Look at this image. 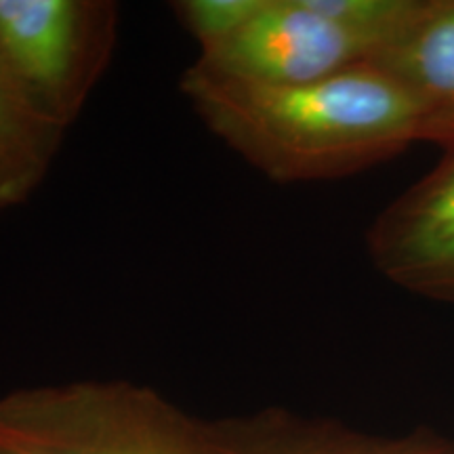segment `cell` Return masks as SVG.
Masks as SVG:
<instances>
[{"label": "cell", "instance_id": "6", "mask_svg": "<svg viewBox=\"0 0 454 454\" xmlns=\"http://www.w3.org/2000/svg\"><path fill=\"white\" fill-rule=\"evenodd\" d=\"M429 114L454 145V0H429V7L404 34L374 57Z\"/></svg>", "mask_w": 454, "mask_h": 454}, {"label": "cell", "instance_id": "5", "mask_svg": "<svg viewBox=\"0 0 454 454\" xmlns=\"http://www.w3.org/2000/svg\"><path fill=\"white\" fill-rule=\"evenodd\" d=\"M366 251L385 280L454 305V145L374 217Z\"/></svg>", "mask_w": 454, "mask_h": 454}, {"label": "cell", "instance_id": "1", "mask_svg": "<svg viewBox=\"0 0 454 454\" xmlns=\"http://www.w3.org/2000/svg\"><path fill=\"white\" fill-rule=\"evenodd\" d=\"M181 95L221 144L276 184L351 177L411 145H446L438 124L368 64L308 84H259L192 64Z\"/></svg>", "mask_w": 454, "mask_h": 454}, {"label": "cell", "instance_id": "7", "mask_svg": "<svg viewBox=\"0 0 454 454\" xmlns=\"http://www.w3.org/2000/svg\"><path fill=\"white\" fill-rule=\"evenodd\" d=\"M221 454H454L438 446L389 444L331 425H309L284 412H259L211 423Z\"/></svg>", "mask_w": 454, "mask_h": 454}, {"label": "cell", "instance_id": "9", "mask_svg": "<svg viewBox=\"0 0 454 454\" xmlns=\"http://www.w3.org/2000/svg\"><path fill=\"white\" fill-rule=\"evenodd\" d=\"M261 3L263 0H179L170 7L181 27L198 43L200 53H208L240 32Z\"/></svg>", "mask_w": 454, "mask_h": 454}, {"label": "cell", "instance_id": "4", "mask_svg": "<svg viewBox=\"0 0 454 454\" xmlns=\"http://www.w3.org/2000/svg\"><path fill=\"white\" fill-rule=\"evenodd\" d=\"M383 49L322 0H263L240 32L198 55L194 66L247 82L308 84L372 64Z\"/></svg>", "mask_w": 454, "mask_h": 454}, {"label": "cell", "instance_id": "8", "mask_svg": "<svg viewBox=\"0 0 454 454\" xmlns=\"http://www.w3.org/2000/svg\"><path fill=\"white\" fill-rule=\"evenodd\" d=\"M64 135L0 66V213L27 202L43 185Z\"/></svg>", "mask_w": 454, "mask_h": 454}, {"label": "cell", "instance_id": "2", "mask_svg": "<svg viewBox=\"0 0 454 454\" xmlns=\"http://www.w3.org/2000/svg\"><path fill=\"white\" fill-rule=\"evenodd\" d=\"M0 454H221L211 423L130 381H70L0 395Z\"/></svg>", "mask_w": 454, "mask_h": 454}, {"label": "cell", "instance_id": "3", "mask_svg": "<svg viewBox=\"0 0 454 454\" xmlns=\"http://www.w3.org/2000/svg\"><path fill=\"white\" fill-rule=\"evenodd\" d=\"M116 38L110 0H0V66L66 130L112 64Z\"/></svg>", "mask_w": 454, "mask_h": 454}]
</instances>
